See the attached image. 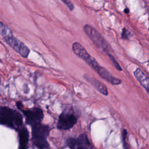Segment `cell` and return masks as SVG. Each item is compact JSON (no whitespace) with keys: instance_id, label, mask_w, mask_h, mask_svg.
<instances>
[{"instance_id":"1","label":"cell","mask_w":149,"mask_h":149,"mask_svg":"<svg viewBox=\"0 0 149 149\" xmlns=\"http://www.w3.org/2000/svg\"><path fill=\"white\" fill-rule=\"evenodd\" d=\"M72 50L74 53L80 58L84 61L92 69H93L103 79L113 84L116 81V77L108 71L105 68L101 66L96 60L91 56L86 49L80 43L75 42L72 44Z\"/></svg>"},{"instance_id":"2","label":"cell","mask_w":149,"mask_h":149,"mask_svg":"<svg viewBox=\"0 0 149 149\" xmlns=\"http://www.w3.org/2000/svg\"><path fill=\"white\" fill-rule=\"evenodd\" d=\"M0 125L19 130L23 126V116L16 110L0 107Z\"/></svg>"},{"instance_id":"3","label":"cell","mask_w":149,"mask_h":149,"mask_svg":"<svg viewBox=\"0 0 149 149\" xmlns=\"http://www.w3.org/2000/svg\"><path fill=\"white\" fill-rule=\"evenodd\" d=\"M51 127L41 123L31 126V140L33 145L38 149L49 148L47 137L49 134Z\"/></svg>"},{"instance_id":"4","label":"cell","mask_w":149,"mask_h":149,"mask_svg":"<svg viewBox=\"0 0 149 149\" xmlns=\"http://www.w3.org/2000/svg\"><path fill=\"white\" fill-rule=\"evenodd\" d=\"M16 106L23 113L27 125L33 126L36 124L41 123L44 118V113L41 108L34 107L28 109H23L22 108L23 105L20 101L16 102Z\"/></svg>"},{"instance_id":"5","label":"cell","mask_w":149,"mask_h":149,"mask_svg":"<svg viewBox=\"0 0 149 149\" xmlns=\"http://www.w3.org/2000/svg\"><path fill=\"white\" fill-rule=\"evenodd\" d=\"M83 30L97 48L106 52L107 54L109 53L111 50L110 45L97 30L88 24L84 25Z\"/></svg>"},{"instance_id":"6","label":"cell","mask_w":149,"mask_h":149,"mask_svg":"<svg viewBox=\"0 0 149 149\" xmlns=\"http://www.w3.org/2000/svg\"><path fill=\"white\" fill-rule=\"evenodd\" d=\"M5 42L10 45L16 52L19 53L24 58H27L30 53L29 48L22 41L15 38L12 34V31L3 37Z\"/></svg>"},{"instance_id":"7","label":"cell","mask_w":149,"mask_h":149,"mask_svg":"<svg viewBox=\"0 0 149 149\" xmlns=\"http://www.w3.org/2000/svg\"><path fill=\"white\" fill-rule=\"evenodd\" d=\"M77 120V118L74 114L65 111L59 116L57 127L61 130H69L74 126Z\"/></svg>"},{"instance_id":"8","label":"cell","mask_w":149,"mask_h":149,"mask_svg":"<svg viewBox=\"0 0 149 149\" xmlns=\"http://www.w3.org/2000/svg\"><path fill=\"white\" fill-rule=\"evenodd\" d=\"M67 144L70 149H91V148L90 141L84 133L80 134L76 139H68Z\"/></svg>"},{"instance_id":"9","label":"cell","mask_w":149,"mask_h":149,"mask_svg":"<svg viewBox=\"0 0 149 149\" xmlns=\"http://www.w3.org/2000/svg\"><path fill=\"white\" fill-rule=\"evenodd\" d=\"M133 74L140 84L143 87V88L149 94V77H148L139 68H136V69L134 71Z\"/></svg>"},{"instance_id":"10","label":"cell","mask_w":149,"mask_h":149,"mask_svg":"<svg viewBox=\"0 0 149 149\" xmlns=\"http://www.w3.org/2000/svg\"><path fill=\"white\" fill-rule=\"evenodd\" d=\"M19 132V149H27L29 133L25 126H22Z\"/></svg>"},{"instance_id":"11","label":"cell","mask_w":149,"mask_h":149,"mask_svg":"<svg viewBox=\"0 0 149 149\" xmlns=\"http://www.w3.org/2000/svg\"><path fill=\"white\" fill-rule=\"evenodd\" d=\"M84 78L87 80L89 83H90L98 91H99L101 93L105 95H107L108 94V90L105 85H104L102 83L100 82L98 80L89 76L87 74L84 75Z\"/></svg>"},{"instance_id":"12","label":"cell","mask_w":149,"mask_h":149,"mask_svg":"<svg viewBox=\"0 0 149 149\" xmlns=\"http://www.w3.org/2000/svg\"><path fill=\"white\" fill-rule=\"evenodd\" d=\"M122 143L123 149H130V146L127 141V132L125 129L122 131Z\"/></svg>"},{"instance_id":"13","label":"cell","mask_w":149,"mask_h":149,"mask_svg":"<svg viewBox=\"0 0 149 149\" xmlns=\"http://www.w3.org/2000/svg\"><path fill=\"white\" fill-rule=\"evenodd\" d=\"M107 55L108 56V58H109V59L111 60V62L112 63L113 65L115 66V68L119 71L122 70V68L120 67V66L119 65V64L118 63V62L116 61V59L114 58V57L109 53H107Z\"/></svg>"},{"instance_id":"14","label":"cell","mask_w":149,"mask_h":149,"mask_svg":"<svg viewBox=\"0 0 149 149\" xmlns=\"http://www.w3.org/2000/svg\"><path fill=\"white\" fill-rule=\"evenodd\" d=\"M129 36H130V33L128 31V30H127L126 28H123L122 29V31L121 33L122 38L125 40H128V38H129Z\"/></svg>"},{"instance_id":"15","label":"cell","mask_w":149,"mask_h":149,"mask_svg":"<svg viewBox=\"0 0 149 149\" xmlns=\"http://www.w3.org/2000/svg\"><path fill=\"white\" fill-rule=\"evenodd\" d=\"M68 8L70 10H73L74 9L73 4L69 0H61Z\"/></svg>"},{"instance_id":"16","label":"cell","mask_w":149,"mask_h":149,"mask_svg":"<svg viewBox=\"0 0 149 149\" xmlns=\"http://www.w3.org/2000/svg\"><path fill=\"white\" fill-rule=\"evenodd\" d=\"M124 12H125V13H128L129 12V9L126 8V9L124 10Z\"/></svg>"}]
</instances>
